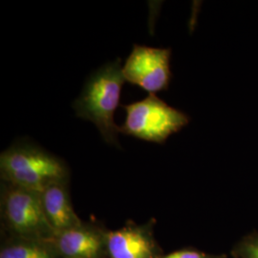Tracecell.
Masks as SVG:
<instances>
[{
  "mask_svg": "<svg viewBox=\"0 0 258 258\" xmlns=\"http://www.w3.org/2000/svg\"><path fill=\"white\" fill-rule=\"evenodd\" d=\"M122 108L126 116L119 133L149 143L165 144L169 136L190 121L185 113L168 105L156 94H149L146 99L122 105Z\"/></svg>",
  "mask_w": 258,
  "mask_h": 258,
  "instance_id": "obj_3",
  "label": "cell"
},
{
  "mask_svg": "<svg viewBox=\"0 0 258 258\" xmlns=\"http://www.w3.org/2000/svg\"><path fill=\"white\" fill-rule=\"evenodd\" d=\"M53 242L62 258H101L106 249L105 237L83 225L56 234Z\"/></svg>",
  "mask_w": 258,
  "mask_h": 258,
  "instance_id": "obj_6",
  "label": "cell"
},
{
  "mask_svg": "<svg viewBox=\"0 0 258 258\" xmlns=\"http://www.w3.org/2000/svg\"><path fill=\"white\" fill-rule=\"evenodd\" d=\"M120 58L108 62L90 75L73 108L79 118L90 120L99 129L105 143L120 147L119 125L114 114L120 105V92L125 82Z\"/></svg>",
  "mask_w": 258,
  "mask_h": 258,
  "instance_id": "obj_1",
  "label": "cell"
},
{
  "mask_svg": "<svg viewBox=\"0 0 258 258\" xmlns=\"http://www.w3.org/2000/svg\"><path fill=\"white\" fill-rule=\"evenodd\" d=\"M2 180L37 192L68 180L64 162L29 139H19L0 155Z\"/></svg>",
  "mask_w": 258,
  "mask_h": 258,
  "instance_id": "obj_2",
  "label": "cell"
},
{
  "mask_svg": "<svg viewBox=\"0 0 258 258\" xmlns=\"http://www.w3.org/2000/svg\"><path fill=\"white\" fill-rule=\"evenodd\" d=\"M1 206L6 224L20 238L42 241L55 238L56 234L47 219L39 192L6 183Z\"/></svg>",
  "mask_w": 258,
  "mask_h": 258,
  "instance_id": "obj_4",
  "label": "cell"
},
{
  "mask_svg": "<svg viewBox=\"0 0 258 258\" xmlns=\"http://www.w3.org/2000/svg\"><path fill=\"white\" fill-rule=\"evenodd\" d=\"M60 257L53 241L20 238L8 244L0 251V258Z\"/></svg>",
  "mask_w": 258,
  "mask_h": 258,
  "instance_id": "obj_9",
  "label": "cell"
},
{
  "mask_svg": "<svg viewBox=\"0 0 258 258\" xmlns=\"http://www.w3.org/2000/svg\"><path fill=\"white\" fill-rule=\"evenodd\" d=\"M40 196L47 219L55 234L83 225L71 203L67 181L49 184Z\"/></svg>",
  "mask_w": 258,
  "mask_h": 258,
  "instance_id": "obj_7",
  "label": "cell"
},
{
  "mask_svg": "<svg viewBox=\"0 0 258 258\" xmlns=\"http://www.w3.org/2000/svg\"><path fill=\"white\" fill-rule=\"evenodd\" d=\"M162 258H213L197 250H178Z\"/></svg>",
  "mask_w": 258,
  "mask_h": 258,
  "instance_id": "obj_11",
  "label": "cell"
},
{
  "mask_svg": "<svg viewBox=\"0 0 258 258\" xmlns=\"http://www.w3.org/2000/svg\"><path fill=\"white\" fill-rule=\"evenodd\" d=\"M169 48L134 45L122 66L124 80L149 94L166 90L171 81Z\"/></svg>",
  "mask_w": 258,
  "mask_h": 258,
  "instance_id": "obj_5",
  "label": "cell"
},
{
  "mask_svg": "<svg viewBox=\"0 0 258 258\" xmlns=\"http://www.w3.org/2000/svg\"><path fill=\"white\" fill-rule=\"evenodd\" d=\"M110 258H155V245L143 227L128 226L111 231L106 236Z\"/></svg>",
  "mask_w": 258,
  "mask_h": 258,
  "instance_id": "obj_8",
  "label": "cell"
},
{
  "mask_svg": "<svg viewBox=\"0 0 258 258\" xmlns=\"http://www.w3.org/2000/svg\"><path fill=\"white\" fill-rule=\"evenodd\" d=\"M239 258H258V235L248 237L236 249Z\"/></svg>",
  "mask_w": 258,
  "mask_h": 258,
  "instance_id": "obj_10",
  "label": "cell"
}]
</instances>
